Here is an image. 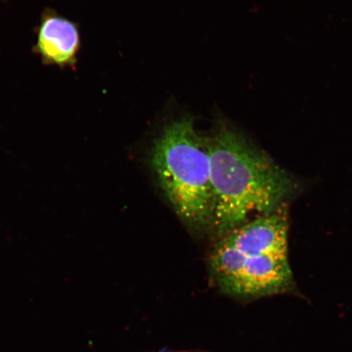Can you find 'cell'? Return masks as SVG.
Listing matches in <instances>:
<instances>
[{
    "instance_id": "3",
    "label": "cell",
    "mask_w": 352,
    "mask_h": 352,
    "mask_svg": "<svg viewBox=\"0 0 352 352\" xmlns=\"http://www.w3.org/2000/svg\"><path fill=\"white\" fill-rule=\"evenodd\" d=\"M151 164L158 184L176 215L189 228L212 227L213 190L208 138L186 117L167 125L155 142Z\"/></svg>"
},
{
    "instance_id": "1",
    "label": "cell",
    "mask_w": 352,
    "mask_h": 352,
    "mask_svg": "<svg viewBox=\"0 0 352 352\" xmlns=\"http://www.w3.org/2000/svg\"><path fill=\"white\" fill-rule=\"evenodd\" d=\"M213 190L212 230L222 237L270 212L296 190V183L267 154L232 127L220 123L208 138Z\"/></svg>"
},
{
    "instance_id": "4",
    "label": "cell",
    "mask_w": 352,
    "mask_h": 352,
    "mask_svg": "<svg viewBox=\"0 0 352 352\" xmlns=\"http://www.w3.org/2000/svg\"><path fill=\"white\" fill-rule=\"evenodd\" d=\"M35 34L33 52L43 65L60 69L76 65L81 50V35L76 22L46 8Z\"/></svg>"
},
{
    "instance_id": "2",
    "label": "cell",
    "mask_w": 352,
    "mask_h": 352,
    "mask_svg": "<svg viewBox=\"0 0 352 352\" xmlns=\"http://www.w3.org/2000/svg\"><path fill=\"white\" fill-rule=\"evenodd\" d=\"M287 239L283 205L220 237L209 258L211 278L222 292L242 300L296 293Z\"/></svg>"
}]
</instances>
